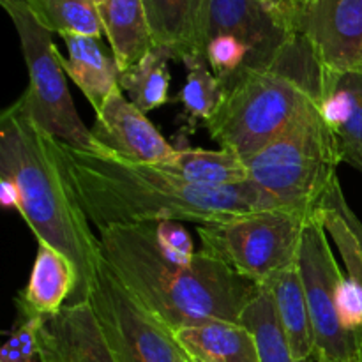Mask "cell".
<instances>
[{
    "mask_svg": "<svg viewBox=\"0 0 362 362\" xmlns=\"http://www.w3.org/2000/svg\"><path fill=\"white\" fill-rule=\"evenodd\" d=\"M59 154L81 211L99 232L159 221L207 225L281 207L253 180L240 186L205 187L159 165L122 161L106 152L78 151L60 141Z\"/></svg>",
    "mask_w": 362,
    "mask_h": 362,
    "instance_id": "obj_1",
    "label": "cell"
},
{
    "mask_svg": "<svg viewBox=\"0 0 362 362\" xmlns=\"http://www.w3.org/2000/svg\"><path fill=\"white\" fill-rule=\"evenodd\" d=\"M2 204L14 207L37 243L66 255L76 269L69 304L87 303L103 264L99 237L92 233L59 154V141L30 119L20 101L0 115Z\"/></svg>",
    "mask_w": 362,
    "mask_h": 362,
    "instance_id": "obj_2",
    "label": "cell"
},
{
    "mask_svg": "<svg viewBox=\"0 0 362 362\" xmlns=\"http://www.w3.org/2000/svg\"><path fill=\"white\" fill-rule=\"evenodd\" d=\"M99 247L124 288L172 332L214 320L240 324L244 310L262 290L204 251L191 264L168 260L154 225L101 230Z\"/></svg>",
    "mask_w": 362,
    "mask_h": 362,
    "instance_id": "obj_3",
    "label": "cell"
},
{
    "mask_svg": "<svg viewBox=\"0 0 362 362\" xmlns=\"http://www.w3.org/2000/svg\"><path fill=\"white\" fill-rule=\"evenodd\" d=\"M324 76L310 42L293 32L271 66L240 74L226 88L218 113L205 127L219 148L246 161L322 101Z\"/></svg>",
    "mask_w": 362,
    "mask_h": 362,
    "instance_id": "obj_4",
    "label": "cell"
},
{
    "mask_svg": "<svg viewBox=\"0 0 362 362\" xmlns=\"http://www.w3.org/2000/svg\"><path fill=\"white\" fill-rule=\"evenodd\" d=\"M343 163L338 140L325 122L320 103L311 105L288 129L246 159L250 180L281 207L317 214L338 180Z\"/></svg>",
    "mask_w": 362,
    "mask_h": 362,
    "instance_id": "obj_5",
    "label": "cell"
},
{
    "mask_svg": "<svg viewBox=\"0 0 362 362\" xmlns=\"http://www.w3.org/2000/svg\"><path fill=\"white\" fill-rule=\"evenodd\" d=\"M299 272L313 331V357L352 362L362 354V308L356 286L345 278L329 243V233L315 214L304 230Z\"/></svg>",
    "mask_w": 362,
    "mask_h": 362,
    "instance_id": "obj_6",
    "label": "cell"
},
{
    "mask_svg": "<svg viewBox=\"0 0 362 362\" xmlns=\"http://www.w3.org/2000/svg\"><path fill=\"white\" fill-rule=\"evenodd\" d=\"M20 37L21 53L28 71L27 90L18 99L30 119L60 144L85 152H103L94 134L80 119L60 52L53 45V32L35 18L23 0H0Z\"/></svg>",
    "mask_w": 362,
    "mask_h": 362,
    "instance_id": "obj_7",
    "label": "cell"
},
{
    "mask_svg": "<svg viewBox=\"0 0 362 362\" xmlns=\"http://www.w3.org/2000/svg\"><path fill=\"white\" fill-rule=\"evenodd\" d=\"M315 214L286 207L198 225L202 251L258 285L299 262L304 230Z\"/></svg>",
    "mask_w": 362,
    "mask_h": 362,
    "instance_id": "obj_8",
    "label": "cell"
},
{
    "mask_svg": "<svg viewBox=\"0 0 362 362\" xmlns=\"http://www.w3.org/2000/svg\"><path fill=\"white\" fill-rule=\"evenodd\" d=\"M87 300L115 362H180L187 357L173 332L134 300L105 262Z\"/></svg>",
    "mask_w": 362,
    "mask_h": 362,
    "instance_id": "obj_9",
    "label": "cell"
},
{
    "mask_svg": "<svg viewBox=\"0 0 362 362\" xmlns=\"http://www.w3.org/2000/svg\"><path fill=\"white\" fill-rule=\"evenodd\" d=\"M293 32L288 18L260 0H207L202 53L207 39L232 35L250 49V71H260L274 62Z\"/></svg>",
    "mask_w": 362,
    "mask_h": 362,
    "instance_id": "obj_10",
    "label": "cell"
},
{
    "mask_svg": "<svg viewBox=\"0 0 362 362\" xmlns=\"http://www.w3.org/2000/svg\"><path fill=\"white\" fill-rule=\"evenodd\" d=\"M324 69L362 71V0H310L293 18Z\"/></svg>",
    "mask_w": 362,
    "mask_h": 362,
    "instance_id": "obj_11",
    "label": "cell"
},
{
    "mask_svg": "<svg viewBox=\"0 0 362 362\" xmlns=\"http://www.w3.org/2000/svg\"><path fill=\"white\" fill-rule=\"evenodd\" d=\"M90 131L103 152L122 161L165 165L177 156L175 145L159 133L144 112L124 98L120 87L115 88L95 112Z\"/></svg>",
    "mask_w": 362,
    "mask_h": 362,
    "instance_id": "obj_12",
    "label": "cell"
},
{
    "mask_svg": "<svg viewBox=\"0 0 362 362\" xmlns=\"http://www.w3.org/2000/svg\"><path fill=\"white\" fill-rule=\"evenodd\" d=\"M39 362H115L88 300L42 320Z\"/></svg>",
    "mask_w": 362,
    "mask_h": 362,
    "instance_id": "obj_13",
    "label": "cell"
},
{
    "mask_svg": "<svg viewBox=\"0 0 362 362\" xmlns=\"http://www.w3.org/2000/svg\"><path fill=\"white\" fill-rule=\"evenodd\" d=\"M76 269L64 253L45 243H37L34 265L23 290L14 303L18 317L48 318L62 311L76 288Z\"/></svg>",
    "mask_w": 362,
    "mask_h": 362,
    "instance_id": "obj_14",
    "label": "cell"
},
{
    "mask_svg": "<svg viewBox=\"0 0 362 362\" xmlns=\"http://www.w3.org/2000/svg\"><path fill=\"white\" fill-rule=\"evenodd\" d=\"M320 112L338 140L343 163H362V71L325 69Z\"/></svg>",
    "mask_w": 362,
    "mask_h": 362,
    "instance_id": "obj_15",
    "label": "cell"
},
{
    "mask_svg": "<svg viewBox=\"0 0 362 362\" xmlns=\"http://www.w3.org/2000/svg\"><path fill=\"white\" fill-rule=\"evenodd\" d=\"M154 46L186 62L202 53V30L207 0H141ZM205 59V57H204Z\"/></svg>",
    "mask_w": 362,
    "mask_h": 362,
    "instance_id": "obj_16",
    "label": "cell"
},
{
    "mask_svg": "<svg viewBox=\"0 0 362 362\" xmlns=\"http://www.w3.org/2000/svg\"><path fill=\"white\" fill-rule=\"evenodd\" d=\"M60 37L67 48V57L59 55L64 73L98 112L108 95L120 87L115 59L105 52L98 37L80 34H60Z\"/></svg>",
    "mask_w": 362,
    "mask_h": 362,
    "instance_id": "obj_17",
    "label": "cell"
},
{
    "mask_svg": "<svg viewBox=\"0 0 362 362\" xmlns=\"http://www.w3.org/2000/svg\"><path fill=\"white\" fill-rule=\"evenodd\" d=\"M95 7L120 73L154 48L141 0H95Z\"/></svg>",
    "mask_w": 362,
    "mask_h": 362,
    "instance_id": "obj_18",
    "label": "cell"
},
{
    "mask_svg": "<svg viewBox=\"0 0 362 362\" xmlns=\"http://www.w3.org/2000/svg\"><path fill=\"white\" fill-rule=\"evenodd\" d=\"M187 356L200 362H260L251 332L233 322L214 320L173 332Z\"/></svg>",
    "mask_w": 362,
    "mask_h": 362,
    "instance_id": "obj_19",
    "label": "cell"
},
{
    "mask_svg": "<svg viewBox=\"0 0 362 362\" xmlns=\"http://www.w3.org/2000/svg\"><path fill=\"white\" fill-rule=\"evenodd\" d=\"M264 286L271 292L276 315L288 338L293 356L303 362H310L313 359L315 343L299 262L272 276Z\"/></svg>",
    "mask_w": 362,
    "mask_h": 362,
    "instance_id": "obj_20",
    "label": "cell"
},
{
    "mask_svg": "<svg viewBox=\"0 0 362 362\" xmlns=\"http://www.w3.org/2000/svg\"><path fill=\"white\" fill-rule=\"evenodd\" d=\"M159 166L197 186L230 187L250 182L246 161L225 148L209 151V148L179 145L175 158Z\"/></svg>",
    "mask_w": 362,
    "mask_h": 362,
    "instance_id": "obj_21",
    "label": "cell"
},
{
    "mask_svg": "<svg viewBox=\"0 0 362 362\" xmlns=\"http://www.w3.org/2000/svg\"><path fill=\"white\" fill-rule=\"evenodd\" d=\"M182 64L187 69V76L175 98V101L182 105L184 122L179 133L180 145L200 124L207 126L211 122L226 95L225 85L216 78L204 57H194Z\"/></svg>",
    "mask_w": 362,
    "mask_h": 362,
    "instance_id": "obj_22",
    "label": "cell"
},
{
    "mask_svg": "<svg viewBox=\"0 0 362 362\" xmlns=\"http://www.w3.org/2000/svg\"><path fill=\"white\" fill-rule=\"evenodd\" d=\"M170 59H173L172 52L154 46L144 59L120 73V88L140 112H152L170 101Z\"/></svg>",
    "mask_w": 362,
    "mask_h": 362,
    "instance_id": "obj_23",
    "label": "cell"
},
{
    "mask_svg": "<svg viewBox=\"0 0 362 362\" xmlns=\"http://www.w3.org/2000/svg\"><path fill=\"white\" fill-rule=\"evenodd\" d=\"M240 325L253 336L260 362H303L293 356L288 338L276 315L271 292L264 285L260 293L244 310Z\"/></svg>",
    "mask_w": 362,
    "mask_h": 362,
    "instance_id": "obj_24",
    "label": "cell"
},
{
    "mask_svg": "<svg viewBox=\"0 0 362 362\" xmlns=\"http://www.w3.org/2000/svg\"><path fill=\"white\" fill-rule=\"evenodd\" d=\"M39 21L53 34L105 35L95 0H23Z\"/></svg>",
    "mask_w": 362,
    "mask_h": 362,
    "instance_id": "obj_25",
    "label": "cell"
},
{
    "mask_svg": "<svg viewBox=\"0 0 362 362\" xmlns=\"http://www.w3.org/2000/svg\"><path fill=\"white\" fill-rule=\"evenodd\" d=\"M317 216L322 221V225H324L325 232L329 233V237L338 246L339 255H341L343 262H345L346 274H349V279L352 281V285L356 286L362 308V257L356 237H354L350 226L346 225L341 212L334 207V204L327 197L322 200Z\"/></svg>",
    "mask_w": 362,
    "mask_h": 362,
    "instance_id": "obj_26",
    "label": "cell"
},
{
    "mask_svg": "<svg viewBox=\"0 0 362 362\" xmlns=\"http://www.w3.org/2000/svg\"><path fill=\"white\" fill-rule=\"evenodd\" d=\"M45 318L18 317L0 350V362H39V329Z\"/></svg>",
    "mask_w": 362,
    "mask_h": 362,
    "instance_id": "obj_27",
    "label": "cell"
},
{
    "mask_svg": "<svg viewBox=\"0 0 362 362\" xmlns=\"http://www.w3.org/2000/svg\"><path fill=\"white\" fill-rule=\"evenodd\" d=\"M154 232L159 247L168 260L177 264H191L197 257L193 239L180 221L154 223Z\"/></svg>",
    "mask_w": 362,
    "mask_h": 362,
    "instance_id": "obj_28",
    "label": "cell"
},
{
    "mask_svg": "<svg viewBox=\"0 0 362 362\" xmlns=\"http://www.w3.org/2000/svg\"><path fill=\"white\" fill-rule=\"evenodd\" d=\"M325 197H327L329 200L334 204V207L338 209V211L341 212L343 218H345L346 225L350 226L354 237H356L357 246H359L361 257H362V223H361V219L357 218L356 212L352 211V207L349 205V202H346L345 194H343V189H341V184H339V179L332 184V187L329 189V193L325 194Z\"/></svg>",
    "mask_w": 362,
    "mask_h": 362,
    "instance_id": "obj_29",
    "label": "cell"
},
{
    "mask_svg": "<svg viewBox=\"0 0 362 362\" xmlns=\"http://www.w3.org/2000/svg\"><path fill=\"white\" fill-rule=\"evenodd\" d=\"M260 2L267 4L269 7H272V9H276L278 13H281L283 16H286L293 23V18H296V6H293L292 0H260Z\"/></svg>",
    "mask_w": 362,
    "mask_h": 362,
    "instance_id": "obj_30",
    "label": "cell"
},
{
    "mask_svg": "<svg viewBox=\"0 0 362 362\" xmlns=\"http://www.w3.org/2000/svg\"><path fill=\"white\" fill-rule=\"evenodd\" d=\"M292 2H293V6H296V13H297V11L303 9V7L306 6V4L310 2V0H292Z\"/></svg>",
    "mask_w": 362,
    "mask_h": 362,
    "instance_id": "obj_31",
    "label": "cell"
},
{
    "mask_svg": "<svg viewBox=\"0 0 362 362\" xmlns=\"http://www.w3.org/2000/svg\"><path fill=\"white\" fill-rule=\"evenodd\" d=\"M311 362H329V361H322V359H317V357H313V359H311ZM352 362H362V354H361L359 359H356V361H352Z\"/></svg>",
    "mask_w": 362,
    "mask_h": 362,
    "instance_id": "obj_32",
    "label": "cell"
},
{
    "mask_svg": "<svg viewBox=\"0 0 362 362\" xmlns=\"http://www.w3.org/2000/svg\"><path fill=\"white\" fill-rule=\"evenodd\" d=\"M180 362H193V359H191V357H189V356H187V357H184V359H182V361H180Z\"/></svg>",
    "mask_w": 362,
    "mask_h": 362,
    "instance_id": "obj_33",
    "label": "cell"
},
{
    "mask_svg": "<svg viewBox=\"0 0 362 362\" xmlns=\"http://www.w3.org/2000/svg\"><path fill=\"white\" fill-rule=\"evenodd\" d=\"M357 170H359V172L362 173V163H361V165H359V166H357Z\"/></svg>",
    "mask_w": 362,
    "mask_h": 362,
    "instance_id": "obj_34",
    "label": "cell"
},
{
    "mask_svg": "<svg viewBox=\"0 0 362 362\" xmlns=\"http://www.w3.org/2000/svg\"><path fill=\"white\" fill-rule=\"evenodd\" d=\"M193 362H200V361H194V359H193Z\"/></svg>",
    "mask_w": 362,
    "mask_h": 362,
    "instance_id": "obj_35",
    "label": "cell"
}]
</instances>
